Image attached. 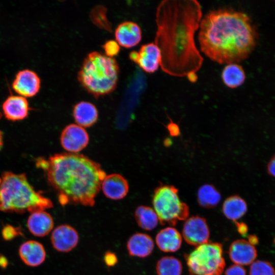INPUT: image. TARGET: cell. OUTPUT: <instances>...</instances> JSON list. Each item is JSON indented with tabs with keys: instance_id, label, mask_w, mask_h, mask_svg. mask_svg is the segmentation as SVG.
Returning a JSON list of instances; mask_svg holds the SVG:
<instances>
[{
	"instance_id": "1",
	"label": "cell",
	"mask_w": 275,
	"mask_h": 275,
	"mask_svg": "<svg viewBox=\"0 0 275 275\" xmlns=\"http://www.w3.org/2000/svg\"><path fill=\"white\" fill-rule=\"evenodd\" d=\"M202 17L201 5L195 0H165L158 6L154 43L160 50V66L166 73L197 81L203 58L195 34Z\"/></svg>"
},
{
	"instance_id": "2",
	"label": "cell",
	"mask_w": 275,
	"mask_h": 275,
	"mask_svg": "<svg viewBox=\"0 0 275 275\" xmlns=\"http://www.w3.org/2000/svg\"><path fill=\"white\" fill-rule=\"evenodd\" d=\"M199 29L201 51L220 64L238 63L246 59L258 38L249 16L231 9L210 11L202 18Z\"/></svg>"
},
{
	"instance_id": "3",
	"label": "cell",
	"mask_w": 275,
	"mask_h": 275,
	"mask_svg": "<svg viewBox=\"0 0 275 275\" xmlns=\"http://www.w3.org/2000/svg\"><path fill=\"white\" fill-rule=\"evenodd\" d=\"M36 164L45 172L62 206H94L106 176L100 164L76 153H57L48 159L39 157L36 159Z\"/></svg>"
},
{
	"instance_id": "4",
	"label": "cell",
	"mask_w": 275,
	"mask_h": 275,
	"mask_svg": "<svg viewBox=\"0 0 275 275\" xmlns=\"http://www.w3.org/2000/svg\"><path fill=\"white\" fill-rule=\"evenodd\" d=\"M51 201L36 191L24 173L4 172L0 182V211L22 214L52 207Z\"/></svg>"
},
{
	"instance_id": "5",
	"label": "cell",
	"mask_w": 275,
	"mask_h": 275,
	"mask_svg": "<svg viewBox=\"0 0 275 275\" xmlns=\"http://www.w3.org/2000/svg\"><path fill=\"white\" fill-rule=\"evenodd\" d=\"M119 74V67L115 59L93 51L85 58L77 79L86 91L98 98L115 90Z\"/></svg>"
},
{
	"instance_id": "6",
	"label": "cell",
	"mask_w": 275,
	"mask_h": 275,
	"mask_svg": "<svg viewBox=\"0 0 275 275\" xmlns=\"http://www.w3.org/2000/svg\"><path fill=\"white\" fill-rule=\"evenodd\" d=\"M152 204L162 225L175 226L178 221L186 219L189 215L188 206L181 201L178 189L172 185H162L157 187Z\"/></svg>"
},
{
	"instance_id": "7",
	"label": "cell",
	"mask_w": 275,
	"mask_h": 275,
	"mask_svg": "<svg viewBox=\"0 0 275 275\" xmlns=\"http://www.w3.org/2000/svg\"><path fill=\"white\" fill-rule=\"evenodd\" d=\"M223 247L207 241L199 245L186 257L191 275H222L225 267Z\"/></svg>"
},
{
	"instance_id": "8",
	"label": "cell",
	"mask_w": 275,
	"mask_h": 275,
	"mask_svg": "<svg viewBox=\"0 0 275 275\" xmlns=\"http://www.w3.org/2000/svg\"><path fill=\"white\" fill-rule=\"evenodd\" d=\"M129 58L146 72L152 73L160 65L161 52L155 43H149L142 45L138 51L130 52Z\"/></svg>"
},
{
	"instance_id": "9",
	"label": "cell",
	"mask_w": 275,
	"mask_h": 275,
	"mask_svg": "<svg viewBox=\"0 0 275 275\" xmlns=\"http://www.w3.org/2000/svg\"><path fill=\"white\" fill-rule=\"evenodd\" d=\"M209 230L206 219L199 216H193L186 219L182 235L185 241L192 245L198 246L208 241Z\"/></svg>"
},
{
	"instance_id": "10",
	"label": "cell",
	"mask_w": 275,
	"mask_h": 275,
	"mask_svg": "<svg viewBox=\"0 0 275 275\" xmlns=\"http://www.w3.org/2000/svg\"><path fill=\"white\" fill-rule=\"evenodd\" d=\"M63 148L71 153H76L84 149L88 144V133L82 127L74 124L66 126L63 130L61 138Z\"/></svg>"
},
{
	"instance_id": "11",
	"label": "cell",
	"mask_w": 275,
	"mask_h": 275,
	"mask_svg": "<svg viewBox=\"0 0 275 275\" xmlns=\"http://www.w3.org/2000/svg\"><path fill=\"white\" fill-rule=\"evenodd\" d=\"M12 87L18 95L25 98L32 97L40 91L41 79L34 71L23 69L15 75Z\"/></svg>"
},
{
	"instance_id": "12",
	"label": "cell",
	"mask_w": 275,
	"mask_h": 275,
	"mask_svg": "<svg viewBox=\"0 0 275 275\" xmlns=\"http://www.w3.org/2000/svg\"><path fill=\"white\" fill-rule=\"evenodd\" d=\"M50 240L51 244L60 252H68L77 244L79 236L76 230L68 225H61L52 231Z\"/></svg>"
},
{
	"instance_id": "13",
	"label": "cell",
	"mask_w": 275,
	"mask_h": 275,
	"mask_svg": "<svg viewBox=\"0 0 275 275\" xmlns=\"http://www.w3.org/2000/svg\"><path fill=\"white\" fill-rule=\"evenodd\" d=\"M30 109L26 98L18 95H10L2 104V110L5 118L11 121L25 119Z\"/></svg>"
},
{
	"instance_id": "14",
	"label": "cell",
	"mask_w": 275,
	"mask_h": 275,
	"mask_svg": "<svg viewBox=\"0 0 275 275\" xmlns=\"http://www.w3.org/2000/svg\"><path fill=\"white\" fill-rule=\"evenodd\" d=\"M229 255L231 261L240 266L252 264L256 259L257 253L255 246L248 241L239 239L231 244Z\"/></svg>"
},
{
	"instance_id": "15",
	"label": "cell",
	"mask_w": 275,
	"mask_h": 275,
	"mask_svg": "<svg viewBox=\"0 0 275 275\" xmlns=\"http://www.w3.org/2000/svg\"><path fill=\"white\" fill-rule=\"evenodd\" d=\"M115 35L119 45L130 48L136 46L141 41L142 31L136 23L126 21L118 25L115 30Z\"/></svg>"
},
{
	"instance_id": "16",
	"label": "cell",
	"mask_w": 275,
	"mask_h": 275,
	"mask_svg": "<svg viewBox=\"0 0 275 275\" xmlns=\"http://www.w3.org/2000/svg\"><path fill=\"white\" fill-rule=\"evenodd\" d=\"M101 188L107 198L118 200L124 198L127 195L129 185L127 181L123 176L119 174H112L106 176L103 179Z\"/></svg>"
},
{
	"instance_id": "17",
	"label": "cell",
	"mask_w": 275,
	"mask_h": 275,
	"mask_svg": "<svg viewBox=\"0 0 275 275\" xmlns=\"http://www.w3.org/2000/svg\"><path fill=\"white\" fill-rule=\"evenodd\" d=\"M18 253L22 262L31 267L41 265L46 258V252L43 245L35 240L23 242L20 246Z\"/></svg>"
},
{
	"instance_id": "18",
	"label": "cell",
	"mask_w": 275,
	"mask_h": 275,
	"mask_svg": "<svg viewBox=\"0 0 275 275\" xmlns=\"http://www.w3.org/2000/svg\"><path fill=\"white\" fill-rule=\"evenodd\" d=\"M27 226L33 235L44 237L53 229V220L45 210H38L31 213L27 220Z\"/></svg>"
},
{
	"instance_id": "19",
	"label": "cell",
	"mask_w": 275,
	"mask_h": 275,
	"mask_svg": "<svg viewBox=\"0 0 275 275\" xmlns=\"http://www.w3.org/2000/svg\"><path fill=\"white\" fill-rule=\"evenodd\" d=\"M154 242L148 234L136 233L127 242V249L131 256L144 258L149 256L154 249Z\"/></svg>"
},
{
	"instance_id": "20",
	"label": "cell",
	"mask_w": 275,
	"mask_h": 275,
	"mask_svg": "<svg viewBox=\"0 0 275 275\" xmlns=\"http://www.w3.org/2000/svg\"><path fill=\"white\" fill-rule=\"evenodd\" d=\"M73 116L78 125L89 127L97 122L98 113L96 106L92 103L80 101L73 107Z\"/></svg>"
},
{
	"instance_id": "21",
	"label": "cell",
	"mask_w": 275,
	"mask_h": 275,
	"mask_svg": "<svg viewBox=\"0 0 275 275\" xmlns=\"http://www.w3.org/2000/svg\"><path fill=\"white\" fill-rule=\"evenodd\" d=\"M156 243L158 248L164 252H175L181 245L182 237L174 228L168 227L160 230L156 235Z\"/></svg>"
},
{
	"instance_id": "22",
	"label": "cell",
	"mask_w": 275,
	"mask_h": 275,
	"mask_svg": "<svg viewBox=\"0 0 275 275\" xmlns=\"http://www.w3.org/2000/svg\"><path fill=\"white\" fill-rule=\"evenodd\" d=\"M247 204L238 196L228 198L224 202L222 210L225 216L228 219L236 222L246 212Z\"/></svg>"
},
{
	"instance_id": "23",
	"label": "cell",
	"mask_w": 275,
	"mask_h": 275,
	"mask_svg": "<svg viewBox=\"0 0 275 275\" xmlns=\"http://www.w3.org/2000/svg\"><path fill=\"white\" fill-rule=\"evenodd\" d=\"M224 84L230 88H236L242 85L245 79L243 68L238 63L227 64L222 72Z\"/></svg>"
},
{
	"instance_id": "24",
	"label": "cell",
	"mask_w": 275,
	"mask_h": 275,
	"mask_svg": "<svg viewBox=\"0 0 275 275\" xmlns=\"http://www.w3.org/2000/svg\"><path fill=\"white\" fill-rule=\"evenodd\" d=\"M134 217L138 225L141 228L148 231L155 228L159 222L154 210L146 206L138 207L134 212Z\"/></svg>"
},
{
	"instance_id": "25",
	"label": "cell",
	"mask_w": 275,
	"mask_h": 275,
	"mask_svg": "<svg viewBox=\"0 0 275 275\" xmlns=\"http://www.w3.org/2000/svg\"><path fill=\"white\" fill-rule=\"evenodd\" d=\"M198 201L200 206L207 208L215 207L219 202L221 196L212 185L205 184L198 191Z\"/></svg>"
},
{
	"instance_id": "26",
	"label": "cell",
	"mask_w": 275,
	"mask_h": 275,
	"mask_svg": "<svg viewBox=\"0 0 275 275\" xmlns=\"http://www.w3.org/2000/svg\"><path fill=\"white\" fill-rule=\"evenodd\" d=\"M158 275H181L182 270L180 260L173 256H166L160 258L156 264Z\"/></svg>"
},
{
	"instance_id": "27",
	"label": "cell",
	"mask_w": 275,
	"mask_h": 275,
	"mask_svg": "<svg viewBox=\"0 0 275 275\" xmlns=\"http://www.w3.org/2000/svg\"><path fill=\"white\" fill-rule=\"evenodd\" d=\"M250 275H275V271L269 262L258 260L252 263Z\"/></svg>"
},
{
	"instance_id": "28",
	"label": "cell",
	"mask_w": 275,
	"mask_h": 275,
	"mask_svg": "<svg viewBox=\"0 0 275 275\" xmlns=\"http://www.w3.org/2000/svg\"><path fill=\"white\" fill-rule=\"evenodd\" d=\"M102 47L105 52V55L108 57L113 58L119 52L120 47L118 42L114 40L107 41Z\"/></svg>"
},
{
	"instance_id": "29",
	"label": "cell",
	"mask_w": 275,
	"mask_h": 275,
	"mask_svg": "<svg viewBox=\"0 0 275 275\" xmlns=\"http://www.w3.org/2000/svg\"><path fill=\"white\" fill-rule=\"evenodd\" d=\"M20 234L21 231L19 228L10 225L5 226L2 231V236L6 240H11Z\"/></svg>"
},
{
	"instance_id": "30",
	"label": "cell",
	"mask_w": 275,
	"mask_h": 275,
	"mask_svg": "<svg viewBox=\"0 0 275 275\" xmlns=\"http://www.w3.org/2000/svg\"><path fill=\"white\" fill-rule=\"evenodd\" d=\"M225 275H246V271L242 266L234 264L226 270Z\"/></svg>"
},
{
	"instance_id": "31",
	"label": "cell",
	"mask_w": 275,
	"mask_h": 275,
	"mask_svg": "<svg viewBox=\"0 0 275 275\" xmlns=\"http://www.w3.org/2000/svg\"><path fill=\"white\" fill-rule=\"evenodd\" d=\"M106 265L109 267L114 266L117 262V258L115 254L112 252H106L104 257Z\"/></svg>"
},
{
	"instance_id": "32",
	"label": "cell",
	"mask_w": 275,
	"mask_h": 275,
	"mask_svg": "<svg viewBox=\"0 0 275 275\" xmlns=\"http://www.w3.org/2000/svg\"><path fill=\"white\" fill-rule=\"evenodd\" d=\"M267 170L269 175L275 178V155L269 160Z\"/></svg>"
},
{
	"instance_id": "33",
	"label": "cell",
	"mask_w": 275,
	"mask_h": 275,
	"mask_svg": "<svg viewBox=\"0 0 275 275\" xmlns=\"http://www.w3.org/2000/svg\"><path fill=\"white\" fill-rule=\"evenodd\" d=\"M236 225L238 232L243 236H245L248 232V227L246 225L243 223H238L235 222Z\"/></svg>"
},
{
	"instance_id": "34",
	"label": "cell",
	"mask_w": 275,
	"mask_h": 275,
	"mask_svg": "<svg viewBox=\"0 0 275 275\" xmlns=\"http://www.w3.org/2000/svg\"><path fill=\"white\" fill-rule=\"evenodd\" d=\"M168 129L171 135L176 136L179 134V130L178 126L173 122L170 123L168 126Z\"/></svg>"
},
{
	"instance_id": "35",
	"label": "cell",
	"mask_w": 275,
	"mask_h": 275,
	"mask_svg": "<svg viewBox=\"0 0 275 275\" xmlns=\"http://www.w3.org/2000/svg\"><path fill=\"white\" fill-rule=\"evenodd\" d=\"M248 241L252 245L256 244L258 242V239L256 236L250 235L248 237Z\"/></svg>"
},
{
	"instance_id": "36",
	"label": "cell",
	"mask_w": 275,
	"mask_h": 275,
	"mask_svg": "<svg viewBox=\"0 0 275 275\" xmlns=\"http://www.w3.org/2000/svg\"><path fill=\"white\" fill-rule=\"evenodd\" d=\"M8 262L7 259L2 256H0V266L3 267H5L7 265Z\"/></svg>"
},
{
	"instance_id": "37",
	"label": "cell",
	"mask_w": 275,
	"mask_h": 275,
	"mask_svg": "<svg viewBox=\"0 0 275 275\" xmlns=\"http://www.w3.org/2000/svg\"><path fill=\"white\" fill-rule=\"evenodd\" d=\"M3 145V134L2 132L0 130V150L1 149Z\"/></svg>"
},
{
	"instance_id": "38",
	"label": "cell",
	"mask_w": 275,
	"mask_h": 275,
	"mask_svg": "<svg viewBox=\"0 0 275 275\" xmlns=\"http://www.w3.org/2000/svg\"><path fill=\"white\" fill-rule=\"evenodd\" d=\"M1 178H0V182H1Z\"/></svg>"
},
{
	"instance_id": "39",
	"label": "cell",
	"mask_w": 275,
	"mask_h": 275,
	"mask_svg": "<svg viewBox=\"0 0 275 275\" xmlns=\"http://www.w3.org/2000/svg\"><path fill=\"white\" fill-rule=\"evenodd\" d=\"M1 114H0V117H1Z\"/></svg>"
}]
</instances>
